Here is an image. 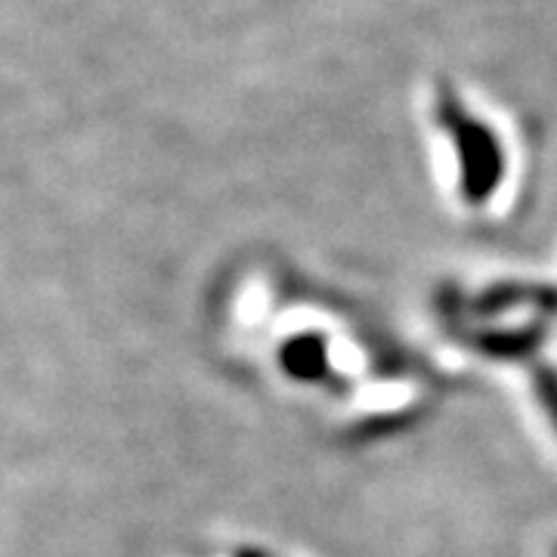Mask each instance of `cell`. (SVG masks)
<instances>
[{"label": "cell", "mask_w": 557, "mask_h": 557, "mask_svg": "<svg viewBox=\"0 0 557 557\" xmlns=\"http://www.w3.org/2000/svg\"><path fill=\"white\" fill-rule=\"evenodd\" d=\"M542 394H545L548 403H552V412H555V421H557V381L542 379Z\"/></svg>", "instance_id": "6da1fadb"}]
</instances>
